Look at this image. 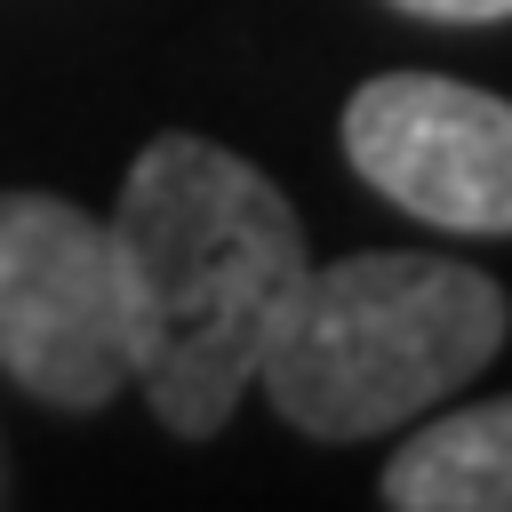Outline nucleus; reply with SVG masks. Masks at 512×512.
<instances>
[{"instance_id":"nucleus-1","label":"nucleus","mask_w":512,"mask_h":512,"mask_svg":"<svg viewBox=\"0 0 512 512\" xmlns=\"http://www.w3.org/2000/svg\"><path fill=\"white\" fill-rule=\"evenodd\" d=\"M104 224L128 272L136 392L176 440L224 432L296 280L312 272L288 192L208 136H152Z\"/></svg>"},{"instance_id":"nucleus-2","label":"nucleus","mask_w":512,"mask_h":512,"mask_svg":"<svg viewBox=\"0 0 512 512\" xmlns=\"http://www.w3.org/2000/svg\"><path fill=\"white\" fill-rule=\"evenodd\" d=\"M512 328L480 264L424 248H360L312 264L256 360L264 400L312 440H368L472 384Z\"/></svg>"},{"instance_id":"nucleus-3","label":"nucleus","mask_w":512,"mask_h":512,"mask_svg":"<svg viewBox=\"0 0 512 512\" xmlns=\"http://www.w3.org/2000/svg\"><path fill=\"white\" fill-rule=\"evenodd\" d=\"M0 368L48 408H104L136 368L112 224L56 192H0Z\"/></svg>"},{"instance_id":"nucleus-4","label":"nucleus","mask_w":512,"mask_h":512,"mask_svg":"<svg viewBox=\"0 0 512 512\" xmlns=\"http://www.w3.org/2000/svg\"><path fill=\"white\" fill-rule=\"evenodd\" d=\"M344 160L408 216L512 232V104L448 72H376L344 104Z\"/></svg>"},{"instance_id":"nucleus-5","label":"nucleus","mask_w":512,"mask_h":512,"mask_svg":"<svg viewBox=\"0 0 512 512\" xmlns=\"http://www.w3.org/2000/svg\"><path fill=\"white\" fill-rule=\"evenodd\" d=\"M376 488L400 512H512V400L432 416L392 448Z\"/></svg>"},{"instance_id":"nucleus-6","label":"nucleus","mask_w":512,"mask_h":512,"mask_svg":"<svg viewBox=\"0 0 512 512\" xmlns=\"http://www.w3.org/2000/svg\"><path fill=\"white\" fill-rule=\"evenodd\" d=\"M408 16H432V24H504L512 0H392Z\"/></svg>"},{"instance_id":"nucleus-7","label":"nucleus","mask_w":512,"mask_h":512,"mask_svg":"<svg viewBox=\"0 0 512 512\" xmlns=\"http://www.w3.org/2000/svg\"><path fill=\"white\" fill-rule=\"evenodd\" d=\"M0 496H8V480H0Z\"/></svg>"}]
</instances>
